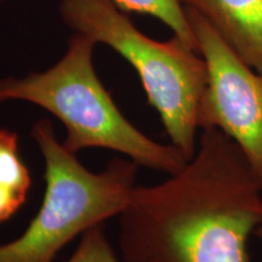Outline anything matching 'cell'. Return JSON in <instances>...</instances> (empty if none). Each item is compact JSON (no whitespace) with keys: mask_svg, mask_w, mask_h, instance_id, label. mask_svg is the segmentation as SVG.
Returning <instances> with one entry per match:
<instances>
[{"mask_svg":"<svg viewBox=\"0 0 262 262\" xmlns=\"http://www.w3.org/2000/svg\"><path fill=\"white\" fill-rule=\"evenodd\" d=\"M262 225V182L241 148L202 129L179 172L135 186L119 215L123 262H250L248 243Z\"/></svg>","mask_w":262,"mask_h":262,"instance_id":"cell-1","label":"cell"},{"mask_svg":"<svg viewBox=\"0 0 262 262\" xmlns=\"http://www.w3.org/2000/svg\"><path fill=\"white\" fill-rule=\"evenodd\" d=\"M96 42L75 33L52 67L25 77L0 78V104L25 101L44 108L63 124L71 152L104 148L140 166L173 175L188 160L173 145H163L137 130L114 103L94 67Z\"/></svg>","mask_w":262,"mask_h":262,"instance_id":"cell-2","label":"cell"},{"mask_svg":"<svg viewBox=\"0 0 262 262\" xmlns=\"http://www.w3.org/2000/svg\"><path fill=\"white\" fill-rule=\"evenodd\" d=\"M60 14L75 33L112 48L135 68L171 145L191 159L208 84L202 55L176 35L166 41L147 37L112 0H62Z\"/></svg>","mask_w":262,"mask_h":262,"instance_id":"cell-3","label":"cell"},{"mask_svg":"<svg viewBox=\"0 0 262 262\" xmlns=\"http://www.w3.org/2000/svg\"><path fill=\"white\" fill-rule=\"evenodd\" d=\"M32 136L44 158V199L24 233L0 244V262H54L77 235L119 216L135 188L134 160L114 158L93 172L57 140L50 120L35 122Z\"/></svg>","mask_w":262,"mask_h":262,"instance_id":"cell-4","label":"cell"},{"mask_svg":"<svg viewBox=\"0 0 262 262\" xmlns=\"http://www.w3.org/2000/svg\"><path fill=\"white\" fill-rule=\"evenodd\" d=\"M185 10L208 68L199 129L214 127L227 135L262 182V74L242 60L201 15Z\"/></svg>","mask_w":262,"mask_h":262,"instance_id":"cell-5","label":"cell"},{"mask_svg":"<svg viewBox=\"0 0 262 262\" xmlns=\"http://www.w3.org/2000/svg\"><path fill=\"white\" fill-rule=\"evenodd\" d=\"M215 29L242 60L262 74V0H180Z\"/></svg>","mask_w":262,"mask_h":262,"instance_id":"cell-6","label":"cell"},{"mask_svg":"<svg viewBox=\"0 0 262 262\" xmlns=\"http://www.w3.org/2000/svg\"><path fill=\"white\" fill-rule=\"evenodd\" d=\"M112 2L123 11L153 16L168 26L173 35L179 37L182 41L198 51L194 32L180 0H112Z\"/></svg>","mask_w":262,"mask_h":262,"instance_id":"cell-7","label":"cell"},{"mask_svg":"<svg viewBox=\"0 0 262 262\" xmlns=\"http://www.w3.org/2000/svg\"><path fill=\"white\" fill-rule=\"evenodd\" d=\"M31 183V173L19 157L18 135L0 127V186L26 201Z\"/></svg>","mask_w":262,"mask_h":262,"instance_id":"cell-8","label":"cell"},{"mask_svg":"<svg viewBox=\"0 0 262 262\" xmlns=\"http://www.w3.org/2000/svg\"><path fill=\"white\" fill-rule=\"evenodd\" d=\"M66 262H123L108 241L104 224L94 226L81 234L79 245Z\"/></svg>","mask_w":262,"mask_h":262,"instance_id":"cell-9","label":"cell"},{"mask_svg":"<svg viewBox=\"0 0 262 262\" xmlns=\"http://www.w3.org/2000/svg\"><path fill=\"white\" fill-rule=\"evenodd\" d=\"M25 202L14 192L0 186V224L14 216Z\"/></svg>","mask_w":262,"mask_h":262,"instance_id":"cell-10","label":"cell"},{"mask_svg":"<svg viewBox=\"0 0 262 262\" xmlns=\"http://www.w3.org/2000/svg\"><path fill=\"white\" fill-rule=\"evenodd\" d=\"M256 235H258V237L262 239V225L258 227V229L256 231Z\"/></svg>","mask_w":262,"mask_h":262,"instance_id":"cell-11","label":"cell"},{"mask_svg":"<svg viewBox=\"0 0 262 262\" xmlns=\"http://www.w3.org/2000/svg\"><path fill=\"white\" fill-rule=\"evenodd\" d=\"M6 2H8V0H0V10H2L3 6L5 5V3H6Z\"/></svg>","mask_w":262,"mask_h":262,"instance_id":"cell-12","label":"cell"}]
</instances>
